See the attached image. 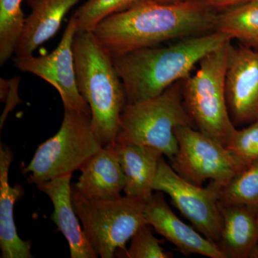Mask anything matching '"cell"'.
<instances>
[{"mask_svg":"<svg viewBox=\"0 0 258 258\" xmlns=\"http://www.w3.org/2000/svg\"><path fill=\"white\" fill-rule=\"evenodd\" d=\"M217 13L198 0L163 4L138 0L107 17L91 32L112 58L169 40L214 31Z\"/></svg>","mask_w":258,"mask_h":258,"instance_id":"obj_1","label":"cell"},{"mask_svg":"<svg viewBox=\"0 0 258 258\" xmlns=\"http://www.w3.org/2000/svg\"><path fill=\"white\" fill-rule=\"evenodd\" d=\"M231 40L225 34L212 31L180 39L169 46L147 47L112 58L124 86L127 104L159 96L187 79L205 56Z\"/></svg>","mask_w":258,"mask_h":258,"instance_id":"obj_2","label":"cell"},{"mask_svg":"<svg viewBox=\"0 0 258 258\" xmlns=\"http://www.w3.org/2000/svg\"><path fill=\"white\" fill-rule=\"evenodd\" d=\"M73 50L76 84L91 108L93 131L101 147L115 144L127 97L113 59L91 32H76Z\"/></svg>","mask_w":258,"mask_h":258,"instance_id":"obj_3","label":"cell"},{"mask_svg":"<svg viewBox=\"0 0 258 258\" xmlns=\"http://www.w3.org/2000/svg\"><path fill=\"white\" fill-rule=\"evenodd\" d=\"M181 82L159 96L127 104L120 115L115 143L153 148L172 161L178 151L176 129L181 125L195 126L184 106Z\"/></svg>","mask_w":258,"mask_h":258,"instance_id":"obj_4","label":"cell"},{"mask_svg":"<svg viewBox=\"0 0 258 258\" xmlns=\"http://www.w3.org/2000/svg\"><path fill=\"white\" fill-rule=\"evenodd\" d=\"M231 41L210 52L199 69L183 81L185 108L199 131L227 147L236 127L226 98V72Z\"/></svg>","mask_w":258,"mask_h":258,"instance_id":"obj_5","label":"cell"},{"mask_svg":"<svg viewBox=\"0 0 258 258\" xmlns=\"http://www.w3.org/2000/svg\"><path fill=\"white\" fill-rule=\"evenodd\" d=\"M73 205L86 238L97 255L113 258L126 250L127 242L146 225V204L128 196L113 200L85 198L72 184Z\"/></svg>","mask_w":258,"mask_h":258,"instance_id":"obj_6","label":"cell"},{"mask_svg":"<svg viewBox=\"0 0 258 258\" xmlns=\"http://www.w3.org/2000/svg\"><path fill=\"white\" fill-rule=\"evenodd\" d=\"M101 147L91 115L64 109L58 132L39 146L24 173L28 175V182L35 185L73 174Z\"/></svg>","mask_w":258,"mask_h":258,"instance_id":"obj_7","label":"cell"},{"mask_svg":"<svg viewBox=\"0 0 258 258\" xmlns=\"http://www.w3.org/2000/svg\"><path fill=\"white\" fill-rule=\"evenodd\" d=\"M176 135L178 151L171 167L194 184L203 186L209 180L224 186L248 166L226 146L194 126L181 125Z\"/></svg>","mask_w":258,"mask_h":258,"instance_id":"obj_8","label":"cell"},{"mask_svg":"<svg viewBox=\"0 0 258 258\" xmlns=\"http://www.w3.org/2000/svg\"><path fill=\"white\" fill-rule=\"evenodd\" d=\"M221 186L215 181H210L207 187L194 184L179 175L163 157L154 183V191L166 194L173 205L193 227L217 244L222 228L219 200Z\"/></svg>","mask_w":258,"mask_h":258,"instance_id":"obj_9","label":"cell"},{"mask_svg":"<svg viewBox=\"0 0 258 258\" xmlns=\"http://www.w3.org/2000/svg\"><path fill=\"white\" fill-rule=\"evenodd\" d=\"M77 32L72 15L60 43L47 55L15 56L13 63L23 72L35 75L50 83L60 94L64 109L91 115V108L81 96L76 84L73 43Z\"/></svg>","mask_w":258,"mask_h":258,"instance_id":"obj_10","label":"cell"},{"mask_svg":"<svg viewBox=\"0 0 258 258\" xmlns=\"http://www.w3.org/2000/svg\"><path fill=\"white\" fill-rule=\"evenodd\" d=\"M225 88L235 125H248L258 119V51L231 44Z\"/></svg>","mask_w":258,"mask_h":258,"instance_id":"obj_11","label":"cell"},{"mask_svg":"<svg viewBox=\"0 0 258 258\" xmlns=\"http://www.w3.org/2000/svg\"><path fill=\"white\" fill-rule=\"evenodd\" d=\"M156 191L145 207V218L158 234L174 244L184 255L199 254L210 258H226L218 245L195 227L180 220L163 196Z\"/></svg>","mask_w":258,"mask_h":258,"instance_id":"obj_12","label":"cell"},{"mask_svg":"<svg viewBox=\"0 0 258 258\" xmlns=\"http://www.w3.org/2000/svg\"><path fill=\"white\" fill-rule=\"evenodd\" d=\"M74 186L82 196L91 200H113L121 197L125 177L115 144L102 147L80 169Z\"/></svg>","mask_w":258,"mask_h":258,"instance_id":"obj_13","label":"cell"},{"mask_svg":"<svg viewBox=\"0 0 258 258\" xmlns=\"http://www.w3.org/2000/svg\"><path fill=\"white\" fill-rule=\"evenodd\" d=\"M73 174L58 176L36 185L37 189L48 196L54 210L51 220L64 235L69 244L72 258H96V252L81 229L79 217L73 205L71 178Z\"/></svg>","mask_w":258,"mask_h":258,"instance_id":"obj_14","label":"cell"},{"mask_svg":"<svg viewBox=\"0 0 258 258\" xmlns=\"http://www.w3.org/2000/svg\"><path fill=\"white\" fill-rule=\"evenodd\" d=\"M14 159L9 147L0 145V249L2 258H32L31 242L22 240L18 235L14 220L15 203L23 198V186H12L9 181L10 167Z\"/></svg>","mask_w":258,"mask_h":258,"instance_id":"obj_15","label":"cell"},{"mask_svg":"<svg viewBox=\"0 0 258 258\" xmlns=\"http://www.w3.org/2000/svg\"><path fill=\"white\" fill-rule=\"evenodd\" d=\"M80 0H27L31 12L25 18L14 55H32L37 47L52 38L62 20Z\"/></svg>","mask_w":258,"mask_h":258,"instance_id":"obj_16","label":"cell"},{"mask_svg":"<svg viewBox=\"0 0 258 258\" xmlns=\"http://www.w3.org/2000/svg\"><path fill=\"white\" fill-rule=\"evenodd\" d=\"M125 177V196L147 204L154 195V183L159 161L164 157L157 149L132 144L115 143Z\"/></svg>","mask_w":258,"mask_h":258,"instance_id":"obj_17","label":"cell"},{"mask_svg":"<svg viewBox=\"0 0 258 258\" xmlns=\"http://www.w3.org/2000/svg\"><path fill=\"white\" fill-rule=\"evenodd\" d=\"M220 209L222 228L217 245L226 258L250 257L258 242V211L234 205Z\"/></svg>","mask_w":258,"mask_h":258,"instance_id":"obj_18","label":"cell"},{"mask_svg":"<svg viewBox=\"0 0 258 258\" xmlns=\"http://www.w3.org/2000/svg\"><path fill=\"white\" fill-rule=\"evenodd\" d=\"M214 31L258 45V2L249 0L217 14Z\"/></svg>","mask_w":258,"mask_h":258,"instance_id":"obj_19","label":"cell"},{"mask_svg":"<svg viewBox=\"0 0 258 258\" xmlns=\"http://www.w3.org/2000/svg\"><path fill=\"white\" fill-rule=\"evenodd\" d=\"M219 200L222 206H243L258 211V161L222 186Z\"/></svg>","mask_w":258,"mask_h":258,"instance_id":"obj_20","label":"cell"},{"mask_svg":"<svg viewBox=\"0 0 258 258\" xmlns=\"http://www.w3.org/2000/svg\"><path fill=\"white\" fill-rule=\"evenodd\" d=\"M23 0H0V64L14 55L25 25Z\"/></svg>","mask_w":258,"mask_h":258,"instance_id":"obj_21","label":"cell"},{"mask_svg":"<svg viewBox=\"0 0 258 258\" xmlns=\"http://www.w3.org/2000/svg\"><path fill=\"white\" fill-rule=\"evenodd\" d=\"M138 0H87L74 14L77 32H91L107 17L128 9Z\"/></svg>","mask_w":258,"mask_h":258,"instance_id":"obj_22","label":"cell"},{"mask_svg":"<svg viewBox=\"0 0 258 258\" xmlns=\"http://www.w3.org/2000/svg\"><path fill=\"white\" fill-rule=\"evenodd\" d=\"M152 227L146 224L132 236L130 246L120 255L127 258H171V252L161 247V240L154 236Z\"/></svg>","mask_w":258,"mask_h":258,"instance_id":"obj_23","label":"cell"},{"mask_svg":"<svg viewBox=\"0 0 258 258\" xmlns=\"http://www.w3.org/2000/svg\"><path fill=\"white\" fill-rule=\"evenodd\" d=\"M227 147L247 166L257 161L258 119L245 128L236 129Z\"/></svg>","mask_w":258,"mask_h":258,"instance_id":"obj_24","label":"cell"},{"mask_svg":"<svg viewBox=\"0 0 258 258\" xmlns=\"http://www.w3.org/2000/svg\"><path fill=\"white\" fill-rule=\"evenodd\" d=\"M20 77L16 76L10 80L0 79V101L5 103V107L0 117V128H3L10 112L22 102L18 94Z\"/></svg>","mask_w":258,"mask_h":258,"instance_id":"obj_25","label":"cell"},{"mask_svg":"<svg viewBox=\"0 0 258 258\" xmlns=\"http://www.w3.org/2000/svg\"><path fill=\"white\" fill-rule=\"evenodd\" d=\"M198 1L216 11V10L230 9L249 0H198Z\"/></svg>","mask_w":258,"mask_h":258,"instance_id":"obj_26","label":"cell"},{"mask_svg":"<svg viewBox=\"0 0 258 258\" xmlns=\"http://www.w3.org/2000/svg\"><path fill=\"white\" fill-rule=\"evenodd\" d=\"M152 1L157 2L159 3H163V4H174V3H181L185 0H152Z\"/></svg>","mask_w":258,"mask_h":258,"instance_id":"obj_27","label":"cell"},{"mask_svg":"<svg viewBox=\"0 0 258 258\" xmlns=\"http://www.w3.org/2000/svg\"><path fill=\"white\" fill-rule=\"evenodd\" d=\"M250 257L258 258V242L257 244H256L255 247H254L253 252H252V254H251Z\"/></svg>","mask_w":258,"mask_h":258,"instance_id":"obj_28","label":"cell"},{"mask_svg":"<svg viewBox=\"0 0 258 258\" xmlns=\"http://www.w3.org/2000/svg\"><path fill=\"white\" fill-rule=\"evenodd\" d=\"M254 1H257V2H258V0H254Z\"/></svg>","mask_w":258,"mask_h":258,"instance_id":"obj_29","label":"cell"}]
</instances>
